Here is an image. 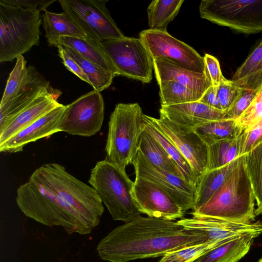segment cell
I'll use <instances>...</instances> for the list:
<instances>
[{
	"label": "cell",
	"mask_w": 262,
	"mask_h": 262,
	"mask_svg": "<svg viewBox=\"0 0 262 262\" xmlns=\"http://www.w3.org/2000/svg\"><path fill=\"white\" fill-rule=\"evenodd\" d=\"M16 201L26 216L46 226L62 227L69 234L90 233L104 212L97 191L56 163L36 169L17 188Z\"/></svg>",
	"instance_id": "obj_1"
},
{
	"label": "cell",
	"mask_w": 262,
	"mask_h": 262,
	"mask_svg": "<svg viewBox=\"0 0 262 262\" xmlns=\"http://www.w3.org/2000/svg\"><path fill=\"white\" fill-rule=\"evenodd\" d=\"M206 241L204 233L187 229L178 222L139 215L111 231L101 240L97 250L103 260L127 262L162 257Z\"/></svg>",
	"instance_id": "obj_2"
},
{
	"label": "cell",
	"mask_w": 262,
	"mask_h": 262,
	"mask_svg": "<svg viewBox=\"0 0 262 262\" xmlns=\"http://www.w3.org/2000/svg\"><path fill=\"white\" fill-rule=\"evenodd\" d=\"M255 202L243 156L223 185L206 203L191 214L237 223H250L255 220Z\"/></svg>",
	"instance_id": "obj_3"
},
{
	"label": "cell",
	"mask_w": 262,
	"mask_h": 262,
	"mask_svg": "<svg viewBox=\"0 0 262 262\" xmlns=\"http://www.w3.org/2000/svg\"><path fill=\"white\" fill-rule=\"evenodd\" d=\"M40 11L0 1V62L12 61L39 43Z\"/></svg>",
	"instance_id": "obj_4"
},
{
	"label": "cell",
	"mask_w": 262,
	"mask_h": 262,
	"mask_svg": "<svg viewBox=\"0 0 262 262\" xmlns=\"http://www.w3.org/2000/svg\"><path fill=\"white\" fill-rule=\"evenodd\" d=\"M89 182L114 220L127 223L141 214L133 194L134 182L125 170L104 159L91 169Z\"/></svg>",
	"instance_id": "obj_5"
},
{
	"label": "cell",
	"mask_w": 262,
	"mask_h": 262,
	"mask_svg": "<svg viewBox=\"0 0 262 262\" xmlns=\"http://www.w3.org/2000/svg\"><path fill=\"white\" fill-rule=\"evenodd\" d=\"M143 115L137 103L116 105L108 122L105 160L124 170L132 164L143 130Z\"/></svg>",
	"instance_id": "obj_6"
},
{
	"label": "cell",
	"mask_w": 262,
	"mask_h": 262,
	"mask_svg": "<svg viewBox=\"0 0 262 262\" xmlns=\"http://www.w3.org/2000/svg\"><path fill=\"white\" fill-rule=\"evenodd\" d=\"M202 18L246 34L262 32V0H203Z\"/></svg>",
	"instance_id": "obj_7"
},
{
	"label": "cell",
	"mask_w": 262,
	"mask_h": 262,
	"mask_svg": "<svg viewBox=\"0 0 262 262\" xmlns=\"http://www.w3.org/2000/svg\"><path fill=\"white\" fill-rule=\"evenodd\" d=\"M101 42L115 76H123L143 83L152 78L154 60L142 40L125 36Z\"/></svg>",
	"instance_id": "obj_8"
},
{
	"label": "cell",
	"mask_w": 262,
	"mask_h": 262,
	"mask_svg": "<svg viewBox=\"0 0 262 262\" xmlns=\"http://www.w3.org/2000/svg\"><path fill=\"white\" fill-rule=\"evenodd\" d=\"M103 0H60L66 13L86 35L95 40L122 38L125 36L112 18Z\"/></svg>",
	"instance_id": "obj_9"
},
{
	"label": "cell",
	"mask_w": 262,
	"mask_h": 262,
	"mask_svg": "<svg viewBox=\"0 0 262 262\" xmlns=\"http://www.w3.org/2000/svg\"><path fill=\"white\" fill-rule=\"evenodd\" d=\"M104 115V103L100 92L93 90L66 105L61 132L70 135L91 137L100 130Z\"/></svg>",
	"instance_id": "obj_10"
},
{
	"label": "cell",
	"mask_w": 262,
	"mask_h": 262,
	"mask_svg": "<svg viewBox=\"0 0 262 262\" xmlns=\"http://www.w3.org/2000/svg\"><path fill=\"white\" fill-rule=\"evenodd\" d=\"M152 59L168 58L181 67L205 74L203 57L190 46L172 36L167 31L147 29L139 33Z\"/></svg>",
	"instance_id": "obj_11"
},
{
	"label": "cell",
	"mask_w": 262,
	"mask_h": 262,
	"mask_svg": "<svg viewBox=\"0 0 262 262\" xmlns=\"http://www.w3.org/2000/svg\"><path fill=\"white\" fill-rule=\"evenodd\" d=\"M148 118L173 142L200 179L207 171L208 146L193 129L180 126L163 115Z\"/></svg>",
	"instance_id": "obj_12"
},
{
	"label": "cell",
	"mask_w": 262,
	"mask_h": 262,
	"mask_svg": "<svg viewBox=\"0 0 262 262\" xmlns=\"http://www.w3.org/2000/svg\"><path fill=\"white\" fill-rule=\"evenodd\" d=\"M132 164L136 177L148 180L166 191L184 212L194 208L196 186L183 179L154 166L138 151Z\"/></svg>",
	"instance_id": "obj_13"
},
{
	"label": "cell",
	"mask_w": 262,
	"mask_h": 262,
	"mask_svg": "<svg viewBox=\"0 0 262 262\" xmlns=\"http://www.w3.org/2000/svg\"><path fill=\"white\" fill-rule=\"evenodd\" d=\"M133 194L141 213L168 221L183 219L184 212L176 201L152 182L136 177Z\"/></svg>",
	"instance_id": "obj_14"
},
{
	"label": "cell",
	"mask_w": 262,
	"mask_h": 262,
	"mask_svg": "<svg viewBox=\"0 0 262 262\" xmlns=\"http://www.w3.org/2000/svg\"><path fill=\"white\" fill-rule=\"evenodd\" d=\"M178 223L185 228L201 232L206 235L207 242L224 244L242 235L262 234V222L257 221L242 224L201 215L182 219Z\"/></svg>",
	"instance_id": "obj_15"
},
{
	"label": "cell",
	"mask_w": 262,
	"mask_h": 262,
	"mask_svg": "<svg viewBox=\"0 0 262 262\" xmlns=\"http://www.w3.org/2000/svg\"><path fill=\"white\" fill-rule=\"evenodd\" d=\"M27 80L18 93L2 105H0V132L4 130L19 114L35 100L51 87L50 82L34 66L28 67Z\"/></svg>",
	"instance_id": "obj_16"
},
{
	"label": "cell",
	"mask_w": 262,
	"mask_h": 262,
	"mask_svg": "<svg viewBox=\"0 0 262 262\" xmlns=\"http://www.w3.org/2000/svg\"><path fill=\"white\" fill-rule=\"evenodd\" d=\"M66 108V105L61 104L53 109L0 144V151L6 153L20 152L28 144L61 132L60 123Z\"/></svg>",
	"instance_id": "obj_17"
},
{
	"label": "cell",
	"mask_w": 262,
	"mask_h": 262,
	"mask_svg": "<svg viewBox=\"0 0 262 262\" xmlns=\"http://www.w3.org/2000/svg\"><path fill=\"white\" fill-rule=\"evenodd\" d=\"M160 115L184 128L194 129L211 121L226 118L225 112L199 101L168 106L161 105Z\"/></svg>",
	"instance_id": "obj_18"
},
{
	"label": "cell",
	"mask_w": 262,
	"mask_h": 262,
	"mask_svg": "<svg viewBox=\"0 0 262 262\" xmlns=\"http://www.w3.org/2000/svg\"><path fill=\"white\" fill-rule=\"evenodd\" d=\"M61 94L60 91L51 88L38 97L29 107L0 132V144L59 106L61 103L58 102V98Z\"/></svg>",
	"instance_id": "obj_19"
},
{
	"label": "cell",
	"mask_w": 262,
	"mask_h": 262,
	"mask_svg": "<svg viewBox=\"0 0 262 262\" xmlns=\"http://www.w3.org/2000/svg\"><path fill=\"white\" fill-rule=\"evenodd\" d=\"M154 70L157 82L173 81L180 83L202 96L211 86L205 74L186 69L166 58L154 59Z\"/></svg>",
	"instance_id": "obj_20"
},
{
	"label": "cell",
	"mask_w": 262,
	"mask_h": 262,
	"mask_svg": "<svg viewBox=\"0 0 262 262\" xmlns=\"http://www.w3.org/2000/svg\"><path fill=\"white\" fill-rule=\"evenodd\" d=\"M49 46L67 47L73 49L84 57L111 72L115 77L113 67L105 54L101 42L89 38L71 37H60L50 43Z\"/></svg>",
	"instance_id": "obj_21"
},
{
	"label": "cell",
	"mask_w": 262,
	"mask_h": 262,
	"mask_svg": "<svg viewBox=\"0 0 262 262\" xmlns=\"http://www.w3.org/2000/svg\"><path fill=\"white\" fill-rule=\"evenodd\" d=\"M242 156L220 168L207 170L199 179L194 209L206 203L223 185L232 171L239 163Z\"/></svg>",
	"instance_id": "obj_22"
},
{
	"label": "cell",
	"mask_w": 262,
	"mask_h": 262,
	"mask_svg": "<svg viewBox=\"0 0 262 262\" xmlns=\"http://www.w3.org/2000/svg\"><path fill=\"white\" fill-rule=\"evenodd\" d=\"M256 237L253 235L236 237L193 262H238L248 253Z\"/></svg>",
	"instance_id": "obj_23"
},
{
	"label": "cell",
	"mask_w": 262,
	"mask_h": 262,
	"mask_svg": "<svg viewBox=\"0 0 262 262\" xmlns=\"http://www.w3.org/2000/svg\"><path fill=\"white\" fill-rule=\"evenodd\" d=\"M143 128L149 133L164 148L175 162L183 178L196 186L199 178L188 162L181 154L173 142L163 132L149 119L148 116L143 115Z\"/></svg>",
	"instance_id": "obj_24"
},
{
	"label": "cell",
	"mask_w": 262,
	"mask_h": 262,
	"mask_svg": "<svg viewBox=\"0 0 262 262\" xmlns=\"http://www.w3.org/2000/svg\"><path fill=\"white\" fill-rule=\"evenodd\" d=\"M41 16L48 43L62 37L87 38L83 31L63 11L57 13L46 10Z\"/></svg>",
	"instance_id": "obj_25"
},
{
	"label": "cell",
	"mask_w": 262,
	"mask_h": 262,
	"mask_svg": "<svg viewBox=\"0 0 262 262\" xmlns=\"http://www.w3.org/2000/svg\"><path fill=\"white\" fill-rule=\"evenodd\" d=\"M138 150L155 167L183 179L177 165L164 148L144 128L140 136Z\"/></svg>",
	"instance_id": "obj_26"
},
{
	"label": "cell",
	"mask_w": 262,
	"mask_h": 262,
	"mask_svg": "<svg viewBox=\"0 0 262 262\" xmlns=\"http://www.w3.org/2000/svg\"><path fill=\"white\" fill-rule=\"evenodd\" d=\"M193 130L208 146L234 139L243 132L235 120L227 118L206 122Z\"/></svg>",
	"instance_id": "obj_27"
},
{
	"label": "cell",
	"mask_w": 262,
	"mask_h": 262,
	"mask_svg": "<svg viewBox=\"0 0 262 262\" xmlns=\"http://www.w3.org/2000/svg\"><path fill=\"white\" fill-rule=\"evenodd\" d=\"M184 0H155L147 11L149 29L167 31L168 25L178 14Z\"/></svg>",
	"instance_id": "obj_28"
},
{
	"label": "cell",
	"mask_w": 262,
	"mask_h": 262,
	"mask_svg": "<svg viewBox=\"0 0 262 262\" xmlns=\"http://www.w3.org/2000/svg\"><path fill=\"white\" fill-rule=\"evenodd\" d=\"M242 133L234 139L219 141L208 146L207 170L220 168L241 157Z\"/></svg>",
	"instance_id": "obj_29"
},
{
	"label": "cell",
	"mask_w": 262,
	"mask_h": 262,
	"mask_svg": "<svg viewBox=\"0 0 262 262\" xmlns=\"http://www.w3.org/2000/svg\"><path fill=\"white\" fill-rule=\"evenodd\" d=\"M62 47L80 65L87 75L90 85L93 88L94 90L101 92L110 86L115 77L113 74L84 57L73 49L67 47Z\"/></svg>",
	"instance_id": "obj_30"
},
{
	"label": "cell",
	"mask_w": 262,
	"mask_h": 262,
	"mask_svg": "<svg viewBox=\"0 0 262 262\" xmlns=\"http://www.w3.org/2000/svg\"><path fill=\"white\" fill-rule=\"evenodd\" d=\"M161 105L168 106L197 101L201 96L185 85L173 81L158 83Z\"/></svg>",
	"instance_id": "obj_31"
},
{
	"label": "cell",
	"mask_w": 262,
	"mask_h": 262,
	"mask_svg": "<svg viewBox=\"0 0 262 262\" xmlns=\"http://www.w3.org/2000/svg\"><path fill=\"white\" fill-rule=\"evenodd\" d=\"M244 161L255 195V213L262 207V142L244 155Z\"/></svg>",
	"instance_id": "obj_32"
},
{
	"label": "cell",
	"mask_w": 262,
	"mask_h": 262,
	"mask_svg": "<svg viewBox=\"0 0 262 262\" xmlns=\"http://www.w3.org/2000/svg\"><path fill=\"white\" fill-rule=\"evenodd\" d=\"M222 245L206 242L189 246L166 254L159 262H193Z\"/></svg>",
	"instance_id": "obj_33"
},
{
	"label": "cell",
	"mask_w": 262,
	"mask_h": 262,
	"mask_svg": "<svg viewBox=\"0 0 262 262\" xmlns=\"http://www.w3.org/2000/svg\"><path fill=\"white\" fill-rule=\"evenodd\" d=\"M29 71L27 62L21 55L16 58L15 66L7 81L0 105L13 97L22 88L28 77Z\"/></svg>",
	"instance_id": "obj_34"
},
{
	"label": "cell",
	"mask_w": 262,
	"mask_h": 262,
	"mask_svg": "<svg viewBox=\"0 0 262 262\" xmlns=\"http://www.w3.org/2000/svg\"><path fill=\"white\" fill-rule=\"evenodd\" d=\"M261 60L262 37L251 49L247 58L234 73L232 80L241 86L253 73Z\"/></svg>",
	"instance_id": "obj_35"
},
{
	"label": "cell",
	"mask_w": 262,
	"mask_h": 262,
	"mask_svg": "<svg viewBox=\"0 0 262 262\" xmlns=\"http://www.w3.org/2000/svg\"><path fill=\"white\" fill-rule=\"evenodd\" d=\"M262 120V89L257 92L254 99L236 120L242 130Z\"/></svg>",
	"instance_id": "obj_36"
},
{
	"label": "cell",
	"mask_w": 262,
	"mask_h": 262,
	"mask_svg": "<svg viewBox=\"0 0 262 262\" xmlns=\"http://www.w3.org/2000/svg\"><path fill=\"white\" fill-rule=\"evenodd\" d=\"M262 142V120L244 130L241 134L239 156H244Z\"/></svg>",
	"instance_id": "obj_37"
},
{
	"label": "cell",
	"mask_w": 262,
	"mask_h": 262,
	"mask_svg": "<svg viewBox=\"0 0 262 262\" xmlns=\"http://www.w3.org/2000/svg\"><path fill=\"white\" fill-rule=\"evenodd\" d=\"M242 87L232 80L225 79L217 87V95L223 112H226L239 95Z\"/></svg>",
	"instance_id": "obj_38"
},
{
	"label": "cell",
	"mask_w": 262,
	"mask_h": 262,
	"mask_svg": "<svg viewBox=\"0 0 262 262\" xmlns=\"http://www.w3.org/2000/svg\"><path fill=\"white\" fill-rule=\"evenodd\" d=\"M256 94L254 90L242 87L239 95L225 112L226 118L236 120L249 107Z\"/></svg>",
	"instance_id": "obj_39"
},
{
	"label": "cell",
	"mask_w": 262,
	"mask_h": 262,
	"mask_svg": "<svg viewBox=\"0 0 262 262\" xmlns=\"http://www.w3.org/2000/svg\"><path fill=\"white\" fill-rule=\"evenodd\" d=\"M205 75L212 86L217 87L226 78L223 76L218 60L214 56L205 54L203 57Z\"/></svg>",
	"instance_id": "obj_40"
},
{
	"label": "cell",
	"mask_w": 262,
	"mask_h": 262,
	"mask_svg": "<svg viewBox=\"0 0 262 262\" xmlns=\"http://www.w3.org/2000/svg\"><path fill=\"white\" fill-rule=\"evenodd\" d=\"M58 55L66 68L82 81L90 84V80L80 65L61 46L57 47Z\"/></svg>",
	"instance_id": "obj_41"
},
{
	"label": "cell",
	"mask_w": 262,
	"mask_h": 262,
	"mask_svg": "<svg viewBox=\"0 0 262 262\" xmlns=\"http://www.w3.org/2000/svg\"><path fill=\"white\" fill-rule=\"evenodd\" d=\"M241 87L254 90L256 92L262 89V60Z\"/></svg>",
	"instance_id": "obj_42"
},
{
	"label": "cell",
	"mask_w": 262,
	"mask_h": 262,
	"mask_svg": "<svg viewBox=\"0 0 262 262\" xmlns=\"http://www.w3.org/2000/svg\"><path fill=\"white\" fill-rule=\"evenodd\" d=\"M8 2L24 8L37 9L41 11H46V8L54 1L45 0H7Z\"/></svg>",
	"instance_id": "obj_43"
},
{
	"label": "cell",
	"mask_w": 262,
	"mask_h": 262,
	"mask_svg": "<svg viewBox=\"0 0 262 262\" xmlns=\"http://www.w3.org/2000/svg\"><path fill=\"white\" fill-rule=\"evenodd\" d=\"M199 102L213 108L222 111L217 95V87L211 85L202 96Z\"/></svg>",
	"instance_id": "obj_44"
},
{
	"label": "cell",
	"mask_w": 262,
	"mask_h": 262,
	"mask_svg": "<svg viewBox=\"0 0 262 262\" xmlns=\"http://www.w3.org/2000/svg\"><path fill=\"white\" fill-rule=\"evenodd\" d=\"M259 215H262V207L259 211L255 213L256 216Z\"/></svg>",
	"instance_id": "obj_45"
},
{
	"label": "cell",
	"mask_w": 262,
	"mask_h": 262,
	"mask_svg": "<svg viewBox=\"0 0 262 262\" xmlns=\"http://www.w3.org/2000/svg\"><path fill=\"white\" fill-rule=\"evenodd\" d=\"M257 262H262V257Z\"/></svg>",
	"instance_id": "obj_46"
}]
</instances>
